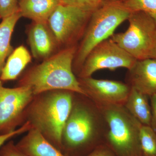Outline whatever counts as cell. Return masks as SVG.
I'll list each match as a JSON object with an SVG mask.
<instances>
[{
  "label": "cell",
  "mask_w": 156,
  "mask_h": 156,
  "mask_svg": "<svg viewBox=\"0 0 156 156\" xmlns=\"http://www.w3.org/2000/svg\"><path fill=\"white\" fill-rule=\"evenodd\" d=\"M108 125L102 112L89 97L75 93L65 125L62 151L68 156H85L104 144Z\"/></svg>",
  "instance_id": "1"
},
{
  "label": "cell",
  "mask_w": 156,
  "mask_h": 156,
  "mask_svg": "<svg viewBox=\"0 0 156 156\" xmlns=\"http://www.w3.org/2000/svg\"><path fill=\"white\" fill-rule=\"evenodd\" d=\"M75 94L62 90L44 92L35 95L25 111L32 127L61 151L62 131L72 108Z\"/></svg>",
  "instance_id": "2"
},
{
  "label": "cell",
  "mask_w": 156,
  "mask_h": 156,
  "mask_svg": "<svg viewBox=\"0 0 156 156\" xmlns=\"http://www.w3.org/2000/svg\"><path fill=\"white\" fill-rule=\"evenodd\" d=\"M76 52V48L71 46L45 59L29 72L21 81V85L29 86L34 96L62 90L87 96L73 72Z\"/></svg>",
  "instance_id": "3"
},
{
  "label": "cell",
  "mask_w": 156,
  "mask_h": 156,
  "mask_svg": "<svg viewBox=\"0 0 156 156\" xmlns=\"http://www.w3.org/2000/svg\"><path fill=\"white\" fill-rule=\"evenodd\" d=\"M108 125L104 144L114 156H142L140 128L142 125L123 105L96 104Z\"/></svg>",
  "instance_id": "4"
},
{
  "label": "cell",
  "mask_w": 156,
  "mask_h": 156,
  "mask_svg": "<svg viewBox=\"0 0 156 156\" xmlns=\"http://www.w3.org/2000/svg\"><path fill=\"white\" fill-rule=\"evenodd\" d=\"M131 13L121 0H104L90 16L83 38L76 52L73 65L75 70L79 73L91 50L110 38L116 29L128 20Z\"/></svg>",
  "instance_id": "5"
},
{
  "label": "cell",
  "mask_w": 156,
  "mask_h": 156,
  "mask_svg": "<svg viewBox=\"0 0 156 156\" xmlns=\"http://www.w3.org/2000/svg\"><path fill=\"white\" fill-rule=\"evenodd\" d=\"M128 20L127 30L114 34L111 38L136 60L151 58L155 38L154 20L144 12L134 11Z\"/></svg>",
  "instance_id": "6"
},
{
  "label": "cell",
  "mask_w": 156,
  "mask_h": 156,
  "mask_svg": "<svg viewBox=\"0 0 156 156\" xmlns=\"http://www.w3.org/2000/svg\"><path fill=\"white\" fill-rule=\"evenodd\" d=\"M136 60L109 38L91 50L78 76L80 78L89 77L97 71L103 69L115 70L124 68L129 70Z\"/></svg>",
  "instance_id": "7"
},
{
  "label": "cell",
  "mask_w": 156,
  "mask_h": 156,
  "mask_svg": "<svg viewBox=\"0 0 156 156\" xmlns=\"http://www.w3.org/2000/svg\"><path fill=\"white\" fill-rule=\"evenodd\" d=\"M34 97L29 86L6 88L0 80V135L16 130Z\"/></svg>",
  "instance_id": "8"
},
{
  "label": "cell",
  "mask_w": 156,
  "mask_h": 156,
  "mask_svg": "<svg viewBox=\"0 0 156 156\" xmlns=\"http://www.w3.org/2000/svg\"><path fill=\"white\" fill-rule=\"evenodd\" d=\"M92 13L60 4L48 20L58 44H70L83 32Z\"/></svg>",
  "instance_id": "9"
},
{
  "label": "cell",
  "mask_w": 156,
  "mask_h": 156,
  "mask_svg": "<svg viewBox=\"0 0 156 156\" xmlns=\"http://www.w3.org/2000/svg\"><path fill=\"white\" fill-rule=\"evenodd\" d=\"M87 97L96 104L124 105L131 87L122 82L89 77L78 79Z\"/></svg>",
  "instance_id": "10"
},
{
  "label": "cell",
  "mask_w": 156,
  "mask_h": 156,
  "mask_svg": "<svg viewBox=\"0 0 156 156\" xmlns=\"http://www.w3.org/2000/svg\"><path fill=\"white\" fill-rule=\"evenodd\" d=\"M128 70L129 87L149 97L156 94V58L136 60Z\"/></svg>",
  "instance_id": "11"
},
{
  "label": "cell",
  "mask_w": 156,
  "mask_h": 156,
  "mask_svg": "<svg viewBox=\"0 0 156 156\" xmlns=\"http://www.w3.org/2000/svg\"><path fill=\"white\" fill-rule=\"evenodd\" d=\"M28 40L32 54L37 59L45 60L52 56L58 45L48 22H34Z\"/></svg>",
  "instance_id": "12"
},
{
  "label": "cell",
  "mask_w": 156,
  "mask_h": 156,
  "mask_svg": "<svg viewBox=\"0 0 156 156\" xmlns=\"http://www.w3.org/2000/svg\"><path fill=\"white\" fill-rule=\"evenodd\" d=\"M16 144L27 156H68L33 128Z\"/></svg>",
  "instance_id": "13"
},
{
  "label": "cell",
  "mask_w": 156,
  "mask_h": 156,
  "mask_svg": "<svg viewBox=\"0 0 156 156\" xmlns=\"http://www.w3.org/2000/svg\"><path fill=\"white\" fill-rule=\"evenodd\" d=\"M60 4L59 0H19L18 8L22 17L32 20L34 22H48Z\"/></svg>",
  "instance_id": "14"
},
{
  "label": "cell",
  "mask_w": 156,
  "mask_h": 156,
  "mask_svg": "<svg viewBox=\"0 0 156 156\" xmlns=\"http://www.w3.org/2000/svg\"><path fill=\"white\" fill-rule=\"evenodd\" d=\"M148 97L147 95L131 88L123 105L141 125L151 126V110Z\"/></svg>",
  "instance_id": "15"
},
{
  "label": "cell",
  "mask_w": 156,
  "mask_h": 156,
  "mask_svg": "<svg viewBox=\"0 0 156 156\" xmlns=\"http://www.w3.org/2000/svg\"><path fill=\"white\" fill-rule=\"evenodd\" d=\"M31 61V56L26 48L19 46L9 55L0 75L2 81L13 80L18 77Z\"/></svg>",
  "instance_id": "16"
},
{
  "label": "cell",
  "mask_w": 156,
  "mask_h": 156,
  "mask_svg": "<svg viewBox=\"0 0 156 156\" xmlns=\"http://www.w3.org/2000/svg\"><path fill=\"white\" fill-rule=\"evenodd\" d=\"M22 17L19 11L2 19L0 23V75L6 58L13 51L11 44V36L18 20Z\"/></svg>",
  "instance_id": "17"
},
{
  "label": "cell",
  "mask_w": 156,
  "mask_h": 156,
  "mask_svg": "<svg viewBox=\"0 0 156 156\" xmlns=\"http://www.w3.org/2000/svg\"><path fill=\"white\" fill-rule=\"evenodd\" d=\"M140 139L142 156H156V132L151 126L142 125Z\"/></svg>",
  "instance_id": "18"
},
{
  "label": "cell",
  "mask_w": 156,
  "mask_h": 156,
  "mask_svg": "<svg viewBox=\"0 0 156 156\" xmlns=\"http://www.w3.org/2000/svg\"><path fill=\"white\" fill-rule=\"evenodd\" d=\"M130 11H141L156 18V0H121Z\"/></svg>",
  "instance_id": "19"
},
{
  "label": "cell",
  "mask_w": 156,
  "mask_h": 156,
  "mask_svg": "<svg viewBox=\"0 0 156 156\" xmlns=\"http://www.w3.org/2000/svg\"><path fill=\"white\" fill-rule=\"evenodd\" d=\"M60 3L76 7L92 13L101 5L104 0H59Z\"/></svg>",
  "instance_id": "20"
},
{
  "label": "cell",
  "mask_w": 156,
  "mask_h": 156,
  "mask_svg": "<svg viewBox=\"0 0 156 156\" xmlns=\"http://www.w3.org/2000/svg\"><path fill=\"white\" fill-rule=\"evenodd\" d=\"M19 0H0V17L3 19L19 11Z\"/></svg>",
  "instance_id": "21"
},
{
  "label": "cell",
  "mask_w": 156,
  "mask_h": 156,
  "mask_svg": "<svg viewBox=\"0 0 156 156\" xmlns=\"http://www.w3.org/2000/svg\"><path fill=\"white\" fill-rule=\"evenodd\" d=\"M0 156H27L20 150L12 140L5 144L0 149Z\"/></svg>",
  "instance_id": "22"
},
{
  "label": "cell",
  "mask_w": 156,
  "mask_h": 156,
  "mask_svg": "<svg viewBox=\"0 0 156 156\" xmlns=\"http://www.w3.org/2000/svg\"><path fill=\"white\" fill-rule=\"evenodd\" d=\"M31 128L32 126L30 123L28 121H27L22 126L20 127V128L16 129L14 131L7 134H1L0 135V149L9 139L16 135H19L26 132H27Z\"/></svg>",
  "instance_id": "23"
},
{
  "label": "cell",
  "mask_w": 156,
  "mask_h": 156,
  "mask_svg": "<svg viewBox=\"0 0 156 156\" xmlns=\"http://www.w3.org/2000/svg\"><path fill=\"white\" fill-rule=\"evenodd\" d=\"M85 156H114L105 144H101Z\"/></svg>",
  "instance_id": "24"
},
{
  "label": "cell",
  "mask_w": 156,
  "mask_h": 156,
  "mask_svg": "<svg viewBox=\"0 0 156 156\" xmlns=\"http://www.w3.org/2000/svg\"><path fill=\"white\" fill-rule=\"evenodd\" d=\"M150 98L151 121V127L156 132V94L152 95Z\"/></svg>",
  "instance_id": "25"
},
{
  "label": "cell",
  "mask_w": 156,
  "mask_h": 156,
  "mask_svg": "<svg viewBox=\"0 0 156 156\" xmlns=\"http://www.w3.org/2000/svg\"><path fill=\"white\" fill-rule=\"evenodd\" d=\"M154 20L155 21L156 26V18H155ZM153 57L154 58H156V30L154 46L153 50Z\"/></svg>",
  "instance_id": "26"
},
{
  "label": "cell",
  "mask_w": 156,
  "mask_h": 156,
  "mask_svg": "<svg viewBox=\"0 0 156 156\" xmlns=\"http://www.w3.org/2000/svg\"><path fill=\"white\" fill-rule=\"evenodd\" d=\"M0 18H1V17H0Z\"/></svg>",
  "instance_id": "27"
}]
</instances>
